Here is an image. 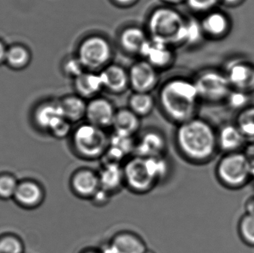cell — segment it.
Wrapping results in <instances>:
<instances>
[{
    "label": "cell",
    "instance_id": "obj_35",
    "mask_svg": "<svg viewBox=\"0 0 254 253\" xmlns=\"http://www.w3.org/2000/svg\"><path fill=\"white\" fill-rule=\"evenodd\" d=\"M204 30L201 24L197 21L191 20L185 22L182 33V42H187L188 43H195L199 41L202 37Z\"/></svg>",
    "mask_w": 254,
    "mask_h": 253
},
{
    "label": "cell",
    "instance_id": "obj_9",
    "mask_svg": "<svg viewBox=\"0 0 254 253\" xmlns=\"http://www.w3.org/2000/svg\"><path fill=\"white\" fill-rule=\"evenodd\" d=\"M111 53V47L107 40L102 37H92L82 43L78 59L83 66L97 68L108 62Z\"/></svg>",
    "mask_w": 254,
    "mask_h": 253
},
{
    "label": "cell",
    "instance_id": "obj_22",
    "mask_svg": "<svg viewBox=\"0 0 254 253\" xmlns=\"http://www.w3.org/2000/svg\"><path fill=\"white\" fill-rule=\"evenodd\" d=\"M201 25L204 32L208 35L222 37L229 32L231 21L222 12L213 11L204 18Z\"/></svg>",
    "mask_w": 254,
    "mask_h": 253
},
{
    "label": "cell",
    "instance_id": "obj_15",
    "mask_svg": "<svg viewBox=\"0 0 254 253\" xmlns=\"http://www.w3.org/2000/svg\"><path fill=\"white\" fill-rule=\"evenodd\" d=\"M13 199L24 209H36L44 202L45 190L36 181L25 180L18 184Z\"/></svg>",
    "mask_w": 254,
    "mask_h": 253
},
{
    "label": "cell",
    "instance_id": "obj_37",
    "mask_svg": "<svg viewBox=\"0 0 254 253\" xmlns=\"http://www.w3.org/2000/svg\"><path fill=\"white\" fill-rule=\"evenodd\" d=\"M220 0H188L190 7L197 11L212 10Z\"/></svg>",
    "mask_w": 254,
    "mask_h": 253
},
{
    "label": "cell",
    "instance_id": "obj_41",
    "mask_svg": "<svg viewBox=\"0 0 254 253\" xmlns=\"http://www.w3.org/2000/svg\"><path fill=\"white\" fill-rule=\"evenodd\" d=\"M244 207L246 214L254 215V195L248 198L245 202Z\"/></svg>",
    "mask_w": 254,
    "mask_h": 253
},
{
    "label": "cell",
    "instance_id": "obj_40",
    "mask_svg": "<svg viewBox=\"0 0 254 253\" xmlns=\"http://www.w3.org/2000/svg\"><path fill=\"white\" fill-rule=\"evenodd\" d=\"M244 154H246L247 158L249 159L250 163L254 162V140L249 141L246 144V147L243 150Z\"/></svg>",
    "mask_w": 254,
    "mask_h": 253
},
{
    "label": "cell",
    "instance_id": "obj_5",
    "mask_svg": "<svg viewBox=\"0 0 254 253\" xmlns=\"http://www.w3.org/2000/svg\"><path fill=\"white\" fill-rule=\"evenodd\" d=\"M185 22L182 16L168 8L155 10L149 19V27L152 39L164 42L166 44L182 42Z\"/></svg>",
    "mask_w": 254,
    "mask_h": 253
},
{
    "label": "cell",
    "instance_id": "obj_13",
    "mask_svg": "<svg viewBox=\"0 0 254 253\" xmlns=\"http://www.w3.org/2000/svg\"><path fill=\"white\" fill-rule=\"evenodd\" d=\"M105 253H145L148 251L141 236L129 230L116 233L104 249Z\"/></svg>",
    "mask_w": 254,
    "mask_h": 253
},
{
    "label": "cell",
    "instance_id": "obj_10",
    "mask_svg": "<svg viewBox=\"0 0 254 253\" xmlns=\"http://www.w3.org/2000/svg\"><path fill=\"white\" fill-rule=\"evenodd\" d=\"M225 74L232 89L252 95L254 92V65L246 59L228 62Z\"/></svg>",
    "mask_w": 254,
    "mask_h": 253
},
{
    "label": "cell",
    "instance_id": "obj_25",
    "mask_svg": "<svg viewBox=\"0 0 254 253\" xmlns=\"http://www.w3.org/2000/svg\"><path fill=\"white\" fill-rule=\"evenodd\" d=\"M65 118L72 124L86 118L87 104L82 97L69 96L61 101Z\"/></svg>",
    "mask_w": 254,
    "mask_h": 253
},
{
    "label": "cell",
    "instance_id": "obj_28",
    "mask_svg": "<svg viewBox=\"0 0 254 253\" xmlns=\"http://www.w3.org/2000/svg\"><path fill=\"white\" fill-rule=\"evenodd\" d=\"M121 41L127 50L140 52L147 40L143 31L137 28H129L124 31Z\"/></svg>",
    "mask_w": 254,
    "mask_h": 253
},
{
    "label": "cell",
    "instance_id": "obj_16",
    "mask_svg": "<svg viewBox=\"0 0 254 253\" xmlns=\"http://www.w3.org/2000/svg\"><path fill=\"white\" fill-rule=\"evenodd\" d=\"M216 132L218 148L223 154L243 151L248 143L247 138L235 123L222 125Z\"/></svg>",
    "mask_w": 254,
    "mask_h": 253
},
{
    "label": "cell",
    "instance_id": "obj_11",
    "mask_svg": "<svg viewBox=\"0 0 254 253\" xmlns=\"http://www.w3.org/2000/svg\"><path fill=\"white\" fill-rule=\"evenodd\" d=\"M69 187L76 197L90 201L101 188L98 172L89 167L78 168L70 177Z\"/></svg>",
    "mask_w": 254,
    "mask_h": 253
},
{
    "label": "cell",
    "instance_id": "obj_12",
    "mask_svg": "<svg viewBox=\"0 0 254 253\" xmlns=\"http://www.w3.org/2000/svg\"><path fill=\"white\" fill-rule=\"evenodd\" d=\"M135 138L113 132L110 135L108 149L101 159L102 162L124 164L134 155Z\"/></svg>",
    "mask_w": 254,
    "mask_h": 253
},
{
    "label": "cell",
    "instance_id": "obj_38",
    "mask_svg": "<svg viewBox=\"0 0 254 253\" xmlns=\"http://www.w3.org/2000/svg\"><path fill=\"white\" fill-rule=\"evenodd\" d=\"M113 196L108 192L100 188V190L95 193V196L92 198L90 202H92L94 206H97V207H103L110 203Z\"/></svg>",
    "mask_w": 254,
    "mask_h": 253
},
{
    "label": "cell",
    "instance_id": "obj_8",
    "mask_svg": "<svg viewBox=\"0 0 254 253\" xmlns=\"http://www.w3.org/2000/svg\"><path fill=\"white\" fill-rule=\"evenodd\" d=\"M167 140L162 131L149 128L140 132L135 138L134 155L141 157L167 155Z\"/></svg>",
    "mask_w": 254,
    "mask_h": 253
},
{
    "label": "cell",
    "instance_id": "obj_7",
    "mask_svg": "<svg viewBox=\"0 0 254 253\" xmlns=\"http://www.w3.org/2000/svg\"><path fill=\"white\" fill-rule=\"evenodd\" d=\"M194 83L199 99L210 102L225 101L232 89L226 74L214 70L204 71Z\"/></svg>",
    "mask_w": 254,
    "mask_h": 253
},
{
    "label": "cell",
    "instance_id": "obj_6",
    "mask_svg": "<svg viewBox=\"0 0 254 253\" xmlns=\"http://www.w3.org/2000/svg\"><path fill=\"white\" fill-rule=\"evenodd\" d=\"M125 187L136 195L150 193L158 183L148 169L144 157L133 155L124 163Z\"/></svg>",
    "mask_w": 254,
    "mask_h": 253
},
{
    "label": "cell",
    "instance_id": "obj_20",
    "mask_svg": "<svg viewBox=\"0 0 254 253\" xmlns=\"http://www.w3.org/2000/svg\"><path fill=\"white\" fill-rule=\"evenodd\" d=\"M140 127L141 118L129 108L117 110L112 127L113 132L135 138L140 132Z\"/></svg>",
    "mask_w": 254,
    "mask_h": 253
},
{
    "label": "cell",
    "instance_id": "obj_17",
    "mask_svg": "<svg viewBox=\"0 0 254 253\" xmlns=\"http://www.w3.org/2000/svg\"><path fill=\"white\" fill-rule=\"evenodd\" d=\"M98 172L101 188L112 196L117 194L125 187L124 164L102 162Z\"/></svg>",
    "mask_w": 254,
    "mask_h": 253
},
{
    "label": "cell",
    "instance_id": "obj_18",
    "mask_svg": "<svg viewBox=\"0 0 254 253\" xmlns=\"http://www.w3.org/2000/svg\"><path fill=\"white\" fill-rule=\"evenodd\" d=\"M128 78L136 92L148 93L156 85L158 76L153 65L148 62H140L131 67Z\"/></svg>",
    "mask_w": 254,
    "mask_h": 253
},
{
    "label": "cell",
    "instance_id": "obj_36",
    "mask_svg": "<svg viewBox=\"0 0 254 253\" xmlns=\"http://www.w3.org/2000/svg\"><path fill=\"white\" fill-rule=\"evenodd\" d=\"M72 123L66 119H64L61 123H58L55 128L51 130L49 133L58 139H64L71 136L73 132Z\"/></svg>",
    "mask_w": 254,
    "mask_h": 253
},
{
    "label": "cell",
    "instance_id": "obj_27",
    "mask_svg": "<svg viewBox=\"0 0 254 253\" xmlns=\"http://www.w3.org/2000/svg\"><path fill=\"white\" fill-rule=\"evenodd\" d=\"M128 105V108L142 118L147 117L152 112L155 107V101L149 93L136 92L130 98Z\"/></svg>",
    "mask_w": 254,
    "mask_h": 253
},
{
    "label": "cell",
    "instance_id": "obj_14",
    "mask_svg": "<svg viewBox=\"0 0 254 253\" xmlns=\"http://www.w3.org/2000/svg\"><path fill=\"white\" fill-rule=\"evenodd\" d=\"M116 111L108 100L95 98L88 102L86 119L88 123L107 130L113 127Z\"/></svg>",
    "mask_w": 254,
    "mask_h": 253
},
{
    "label": "cell",
    "instance_id": "obj_45",
    "mask_svg": "<svg viewBox=\"0 0 254 253\" xmlns=\"http://www.w3.org/2000/svg\"><path fill=\"white\" fill-rule=\"evenodd\" d=\"M116 1H118L119 3H121V4H127L133 2L134 0H116Z\"/></svg>",
    "mask_w": 254,
    "mask_h": 253
},
{
    "label": "cell",
    "instance_id": "obj_33",
    "mask_svg": "<svg viewBox=\"0 0 254 253\" xmlns=\"http://www.w3.org/2000/svg\"><path fill=\"white\" fill-rule=\"evenodd\" d=\"M17 180L10 174L0 175V199L8 200L13 199L18 187Z\"/></svg>",
    "mask_w": 254,
    "mask_h": 253
},
{
    "label": "cell",
    "instance_id": "obj_30",
    "mask_svg": "<svg viewBox=\"0 0 254 253\" xmlns=\"http://www.w3.org/2000/svg\"><path fill=\"white\" fill-rule=\"evenodd\" d=\"M29 59V52L23 46H12L7 50L5 61L10 66L21 68L26 65Z\"/></svg>",
    "mask_w": 254,
    "mask_h": 253
},
{
    "label": "cell",
    "instance_id": "obj_39",
    "mask_svg": "<svg viewBox=\"0 0 254 253\" xmlns=\"http://www.w3.org/2000/svg\"><path fill=\"white\" fill-rule=\"evenodd\" d=\"M83 64L80 62L79 59H70L65 64V71L69 75L74 76V77H77L80 76L82 73H83Z\"/></svg>",
    "mask_w": 254,
    "mask_h": 253
},
{
    "label": "cell",
    "instance_id": "obj_3",
    "mask_svg": "<svg viewBox=\"0 0 254 253\" xmlns=\"http://www.w3.org/2000/svg\"><path fill=\"white\" fill-rule=\"evenodd\" d=\"M110 135L106 129L91 123H81L73 129L70 146L79 158L95 161L104 157L110 144Z\"/></svg>",
    "mask_w": 254,
    "mask_h": 253
},
{
    "label": "cell",
    "instance_id": "obj_32",
    "mask_svg": "<svg viewBox=\"0 0 254 253\" xmlns=\"http://www.w3.org/2000/svg\"><path fill=\"white\" fill-rule=\"evenodd\" d=\"M251 95L242 91L231 89L225 102L231 109L240 111L250 105Z\"/></svg>",
    "mask_w": 254,
    "mask_h": 253
},
{
    "label": "cell",
    "instance_id": "obj_1",
    "mask_svg": "<svg viewBox=\"0 0 254 253\" xmlns=\"http://www.w3.org/2000/svg\"><path fill=\"white\" fill-rule=\"evenodd\" d=\"M174 144L181 157L192 164H206L219 152L216 129L198 117L177 125Z\"/></svg>",
    "mask_w": 254,
    "mask_h": 253
},
{
    "label": "cell",
    "instance_id": "obj_26",
    "mask_svg": "<svg viewBox=\"0 0 254 253\" xmlns=\"http://www.w3.org/2000/svg\"><path fill=\"white\" fill-rule=\"evenodd\" d=\"M144 159L148 169L158 184H161L168 178L171 166L167 155L144 157Z\"/></svg>",
    "mask_w": 254,
    "mask_h": 253
},
{
    "label": "cell",
    "instance_id": "obj_2",
    "mask_svg": "<svg viewBox=\"0 0 254 253\" xmlns=\"http://www.w3.org/2000/svg\"><path fill=\"white\" fill-rule=\"evenodd\" d=\"M198 100L195 83L183 80H175L167 83L160 94L163 113L176 126L196 117Z\"/></svg>",
    "mask_w": 254,
    "mask_h": 253
},
{
    "label": "cell",
    "instance_id": "obj_47",
    "mask_svg": "<svg viewBox=\"0 0 254 253\" xmlns=\"http://www.w3.org/2000/svg\"><path fill=\"white\" fill-rule=\"evenodd\" d=\"M167 1H170V2H179L182 0H167Z\"/></svg>",
    "mask_w": 254,
    "mask_h": 253
},
{
    "label": "cell",
    "instance_id": "obj_34",
    "mask_svg": "<svg viewBox=\"0 0 254 253\" xmlns=\"http://www.w3.org/2000/svg\"><path fill=\"white\" fill-rule=\"evenodd\" d=\"M23 242L14 235L0 236V253H24Z\"/></svg>",
    "mask_w": 254,
    "mask_h": 253
},
{
    "label": "cell",
    "instance_id": "obj_21",
    "mask_svg": "<svg viewBox=\"0 0 254 253\" xmlns=\"http://www.w3.org/2000/svg\"><path fill=\"white\" fill-rule=\"evenodd\" d=\"M140 53L147 58L148 62L153 66H164L168 64L171 59L168 45L155 39L150 41L147 40Z\"/></svg>",
    "mask_w": 254,
    "mask_h": 253
},
{
    "label": "cell",
    "instance_id": "obj_4",
    "mask_svg": "<svg viewBox=\"0 0 254 253\" xmlns=\"http://www.w3.org/2000/svg\"><path fill=\"white\" fill-rule=\"evenodd\" d=\"M215 175L222 187L240 190L252 181V166L243 151L226 153L218 161Z\"/></svg>",
    "mask_w": 254,
    "mask_h": 253
},
{
    "label": "cell",
    "instance_id": "obj_43",
    "mask_svg": "<svg viewBox=\"0 0 254 253\" xmlns=\"http://www.w3.org/2000/svg\"><path fill=\"white\" fill-rule=\"evenodd\" d=\"M228 6H237L241 4L243 0H220Z\"/></svg>",
    "mask_w": 254,
    "mask_h": 253
},
{
    "label": "cell",
    "instance_id": "obj_42",
    "mask_svg": "<svg viewBox=\"0 0 254 253\" xmlns=\"http://www.w3.org/2000/svg\"><path fill=\"white\" fill-rule=\"evenodd\" d=\"M7 50V49H6L5 46H4V44L0 41V62H1V61L3 60H5Z\"/></svg>",
    "mask_w": 254,
    "mask_h": 253
},
{
    "label": "cell",
    "instance_id": "obj_48",
    "mask_svg": "<svg viewBox=\"0 0 254 253\" xmlns=\"http://www.w3.org/2000/svg\"><path fill=\"white\" fill-rule=\"evenodd\" d=\"M145 253H155V252H153V251H149V250H148L147 251H146Z\"/></svg>",
    "mask_w": 254,
    "mask_h": 253
},
{
    "label": "cell",
    "instance_id": "obj_31",
    "mask_svg": "<svg viewBox=\"0 0 254 253\" xmlns=\"http://www.w3.org/2000/svg\"><path fill=\"white\" fill-rule=\"evenodd\" d=\"M238 233L240 239L246 245L254 247V215L246 213L240 218Z\"/></svg>",
    "mask_w": 254,
    "mask_h": 253
},
{
    "label": "cell",
    "instance_id": "obj_46",
    "mask_svg": "<svg viewBox=\"0 0 254 253\" xmlns=\"http://www.w3.org/2000/svg\"><path fill=\"white\" fill-rule=\"evenodd\" d=\"M251 166H252V180L254 181V162L251 163Z\"/></svg>",
    "mask_w": 254,
    "mask_h": 253
},
{
    "label": "cell",
    "instance_id": "obj_29",
    "mask_svg": "<svg viewBox=\"0 0 254 253\" xmlns=\"http://www.w3.org/2000/svg\"><path fill=\"white\" fill-rule=\"evenodd\" d=\"M235 124L248 141L254 140V105H249L239 111Z\"/></svg>",
    "mask_w": 254,
    "mask_h": 253
},
{
    "label": "cell",
    "instance_id": "obj_19",
    "mask_svg": "<svg viewBox=\"0 0 254 253\" xmlns=\"http://www.w3.org/2000/svg\"><path fill=\"white\" fill-rule=\"evenodd\" d=\"M64 119L65 116L61 102H45L39 105L34 111V120L36 125L45 132H50Z\"/></svg>",
    "mask_w": 254,
    "mask_h": 253
},
{
    "label": "cell",
    "instance_id": "obj_24",
    "mask_svg": "<svg viewBox=\"0 0 254 253\" xmlns=\"http://www.w3.org/2000/svg\"><path fill=\"white\" fill-rule=\"evenodd\" d=\"M104 87L101 74L83 72L75 79L76 90L83 98H92Z\"/></svg>",
    "mask_w": 254,
    "mask_h": 253
},
{
    "label": "cell",
    "instance_id": "obj_23",
    "mask_svg": "<svg viewBox=\"0 0 254 253\" xmlns=\"http://www.w3.org/2000/svg\"><path fill=\"white\" fill-rule=\"evenodd\" d=\"M104 86L115 93H121L126 89L129 78L126 71L117 65H111L101 74Z\"/></svg>",
    "mask_w": 254,
    "mask_h": 253
},
{
    "label": "cell",
    "instance_id": "obj_44",
    "mask_svg": "<svg viewBox=\"0 0 254 253\" xmlns=\"http://www.w3.org/2000/svg\"><path fill=\"white\" fill-rule=\"evenodd\" d=\"M80 253H105V252H104V249L98 250L95 249V248H86Z\"/></svg>",
    "mask_w": 254,
    "mask_h": 253
}]
</instances>
